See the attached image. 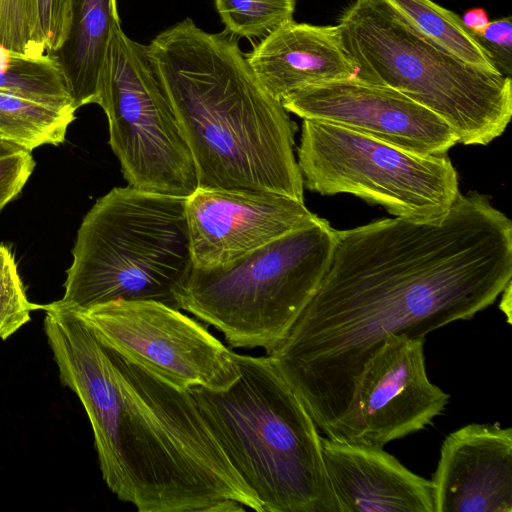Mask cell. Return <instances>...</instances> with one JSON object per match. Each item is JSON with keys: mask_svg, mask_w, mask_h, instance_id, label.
<instances>
[{"mask_svg": "<svg viewBox=\"0 0 512 512\" xmlns=\"http://www.w3.org/2000/svg\"><path fill=\"white\" fill-rule=\"evenodd\" d=\"M512 278V222L478 192L435 220L336 230L315 295L267 357L326 436L392 335L425 338L492 305Z\"/></svg>", "mask_w": 512, "mask_h": 512, "instance_id": "cell-1", "label": "cell"}, {"mask_svg": "<svg viewBox=\"0 0 512 512\" xmlns=\"http://www.w3.org/2000/svg\"><path fill=\"white\" fill-rule=\"evenodd\" d=\"M43 310L60 379L86 411L102 477L119 500L139 512H263L190 390L120 355L59 301Z\"/></svg>", "mask_w": 512, "mask_h": 512, "instance_id": "cell-2", "label": "cell"}, {"mask_svg": "<svg viewBox=\"0 0 512 512\" xmlns=\"http://www.w3.org/2000/svg\"><path fill=\"white\" fill-rule=\"evenodd\" d=\"M146 50L190 147L198 188L270 191L304 202L295 123L258 81L237 37L185 18Z\"/></svg>", "mask_w": 512, "mask_h": 512, "instance_id": "cell-3", "label": "cell"}, {"mask_svg": "<svg viewBox=\"0 0 512 512\" xmlns=\"http://www.w3.org/2000/svg\"><path fill=\"white\" fill-rule=\"evenodd\" d=\"M226 389L189 390L263 512H338L312 417L267 356L233 354Z\"/></svg>", "mask_w": 512, "mask_h": 512, "instance_id": "cell-4", "label": "cell"}, {"mask_svg": "<svg viewBox=\"0 0 512 512\" xmlns=\"http://www.w3.org/2000/svg\"><path fill=\"white\" fill-rule=\"evenodd\" d=\"M186 198L115 187L84 216L58 300L82 311L112 301L180 309L193 269Z\"/></svg>", "mask_w": 512, "mask_h": 512, "instance_id": "cell-5", "label": "cell"}, {"mask_svg": "<svg viewBox=\"0 0 512 512\" xmlns=\"http://www.w3.org/2000/svg\"><path fill=\"white\" fill-rule=\"evenodd\" d=\"M355 79L392 88L430 110L458 143L487 145L512 116L511 77L472 66L413 29L384 0H354L338 19Z\"/></svg>", "mask_w": 512, "mask_h": 512, "instance_id": "cell-6", "label": "cell"}, {"mask_svg": "<svg viewBox=\"0 0 512 512\" xmlns=\"http://www.w3.org/2000/svg\"><path fill=\"white\" fill-rule=\"evenodd\" d=\"M336 230L318 217L223 266L193 267L180 309L215 327L233 348L280 343L324 278Z\"/></svg>", "mask_w": 512, "mask_h": 512, "instance_id": "cell-7", "label": "cell"}, {"mask_svg": "<svg viewBox=\"0 0 512 512\" xmlns=\"http://www.w3.org/2000/svg\"><path fill=\"white\" fill-rule=\"evenodd\" d=\"M297 156L308 190L352 194L395 217L441 218L461 194L447 155L414 153L324 121L303 119Z\"/></svg>", "mask_w": 512, "mask_h": 512, "instance_id": "cell-8", "label": "cell"}, {"mask_svg": "<svg viewBox=\"0 0 512 512\" xmlns=\"http://www.w3.org/2000/svg\"><path fill=\"white\" fill-rule=\"evenodd\" d=\"M98 105L129 186L184 198L198 189L190 147L146 46L130 39L121 26L110 38Z\"/></svg>", "mask_w": 512, "mask_h": 512, "instance_id": "cell-9", "label": "cell"}, {"mask_svg": "<svg viewBox=\"0 0 512 512\" xmlns=\"http://www.w3.org/2000/svg\"><path fill=\"white\" fill-rule=\"evenodd\" d=\"M75 312L107 346L177 388L223 390L239 376L234 352L178 309L117 300Z\"/></svg>", "mask_w": 512, "mask_h": 512, "instance_id": "cell-10", "label": "cell"}, {"mask_svg": "<svg viewBox=\"0 0 512 512\" xmlns=\"http://www.w3.org/2000/svg\"><path fill=\"white\" fill-rule=\"evenodd\" d=\"M424 344L422 337H387L364 365L347 412L326 437L384 447L430 425L450 395L429 380Z\"/></svg>", "mask_w": 512, "mask_h": 512, "instance_id": "cell-11", "label": "cell"}, {"mask_svg": "<svg viewBox=\"0 0 512 512\" xmlns=\"http://www.w3.org/2000/svg\"><path fill=\"white\" fill-rule=\"evenodd\" d=\"M287 112L324 121L422 154L441 156L458 138L436 114L385 86L355 78L298 90L281 101Z\"/></svg>", "mask_w": 512, "mask_h": 512, "instance_id": "cell-12", "label": "cell"}, {"mask_svg": "<svg viewBox=\"0 0 512 512\" xmlns=\"http://www.w3.org/2000/svg\"><path fill=\"white\" fill-rule=\"evenodd\" d=\"M185 210L198 269L226 265L318 218L304 202L270 191L198 188Z\"/></svg>", "mask_w": 512, "mask_h": 512, "instance_id": "cell-13", "label": "cell"}, {"mask_svg": "<svg viewBox=\"0 0 512 512\" xmlns=\"http://www.w3.org/2000/svg\"><path fill=\"white\" fill-rule=\"evenodd\" d=\"M431 483L435 512H512V428L472 423L451 432Z\"/></svg>", "mask_w": 512, "mask_h": 512, "instance_id": "cell-14", "label": "cell"}, {"mask_svg": "<svg viewBox=\"0 0 512 512\" xmlns=\"http://www.w3.org/2000/svg\"><path fill=\"white\" fill-rule=\"evenodd\" d=\"M321 448L338 512H435L431 480L383 447L321 437Z\"/></svg>", "mask_w": 512, "mask_h": 512, "instance_id": "cell-15", "label": "cell"}, {"mask_svg": "<svg viewBox=\"0 0 512 512\" xmlns=\"http://www.w3.org/2000/svg\"><path fill=\"white\" fill-rule=\"evenodd\" d=\"M246 58L261 85L279 101L309 86L354 78L357 71L337 24L291 20L262 38Z\"/></svg>", "mask_w": 512, "mask_h": 512, "instance_id": "cell-16", "label": "cell"}, {"mask_svg": "<svg viewBox=\"0 0 512 512\" xmlns=\"http://www.w3.org/2000/svg\"><path fill=\"white\" fill-rule=\"evenodd\" d=\"M118 26L116 0H71L68 36L46 54L59 67L76 109L99 104L102 70Z\"/></svg>", "mask_w": 512, "mask_h": 512, "instance_id": "cell-17", "label": "cell"}, {"mask_svg": "<svg viewBox=\"0 0 512 512\" xmlns=\"http://www.w3.org/2000/svg\"><path fill=\"white\" fill-rule=\"evenodd\" d=\"M413 29L454 57L485 71L500 73L489 53L454 12L432 0H384Z\"/></svg>", "mask_w": 512, "mask_h": 512, "instance_id": "cell-18", "label": "cell"}, {"mask_svg": "<svg viewBox=\"0 0 512 512\" xmlns=\"http://www.w3.org/2000/svg\"><path fill=\"white\" fill-rule=\"evenodd\" d=\"M75 110L0 91V140L29 152L65 141Z\"/></svg>", "mask_w": 512, "mask_h": 512, "instance_id": "cell-19", "label": "cell"}, {"mask_svg": "<svg viewBox=\"0 0 512 512\" xmlns=\"http://www.w3.org/2000/svg\"><path fill=\"white\" fill-rule=\"evenodd\" d=\"M0 91L62 109L77 110L57 64L0 45Z\"/></svg>", "mask_w": 512, "mask_h": 512, "instance_id": "cell-20", "label": "cell"}, {"mask_svg": "<svg viewBox=\"0 0 512 512\" xmlns=\"http://www.w3.org/2000/svg\"><path fill=\"white\" fill-rule=\"evenodd\" d=\"M225 30L235 37L264 38L293 20L296 0H214Z\"/></svg>", "mask_w": 512, "mask_h": 512, "instance_id": "cell-21", "label": "cell"}, {"mask_svg": "<svg viewBox=\"0 0 512 512\" xmlns=\"http://www.w3.org/2000/svg\"><path fill=\"white\" fill-rule=\"evenodd\" d=\"M37 309H43V305L28 300L12 252L0 244V339L18 331Z\"/></svg>", "mask_w": 512, "mask_h": 512, "instance_id": "cell-22", "label": "cell"}, {"mask_svg": "<svg viewBox=\"0 0 512 512\" xmlns=\"http://www.w3.org/2000/svg\"><path fill=\"white\" fill-rule=\"evenodd\" d=\"M0 45L33 57L46 54L34 38L31 0H0Z\"/></svg>", "mask_w": 512, "mask_h": 512, "instance_id": "cell-23", "label": "cell"}, {"mask_svg": "<svg viewBox=\"0 0 512 512\" xmlns=\"http://www.w3.org/2000/svg\"><path fill=\"white\" fill-rule=\"evenodd\" d=\"M34 38L45 52L57 49L67 38L71 0H31Z\"/></svg>", "mask_w": 512, "mask_h": 512, "instance_id": "cell-24", "label": "cell"}, {"mask_svg": "<svg viewBox=\"0 0 512 512\" xmlns=\"http://www.w3.org/2000/svg\"><path fill=\"white\" fill-rule=\"evenodd\" d=\"M34 168L31 152L0 140V211L20 194Z\"/></svg>", "mask_w": 512, "mask_h": 512, "instance_id": "cell-25", "label": "cell"}, {"mask_svg": "<svg viewBox=\"0 0 512 512\" xmlns=\"http://www.w3.org/2000/svg\"><path fill=\"white\" fill-rule=\"evenodd\" d=\"M489 53L496 69L511 77L512 72V21L507 16L490 21L480 32H472Z\"/></svg>", "mask_w": 512, "mask_h": 512, "instance_id": "cell-26", "label": "cell"}, {"mask_svg": "<svg viewBox=\"0 0 512 512\" xmlns=\"http://www.w3.org/2000/svg\"><path fill=\"white\" fill-rule=\"evenodd\" d=\"M463 24L472 32L482 31L490 22L485 9L476 7L467 10L462 18Z\"/></svg>", "mask_w": 512, "mask_h": 512, "instance_id": "cell-27", "label": "cell"}, {"mask_svg": "<svg viewBox=\"0 0 512 512\" xmlns=\"http://www.w3.org/2000/svg\"><path fill=\"white\" fill-rule=\"evenodd\" d=\"M501 301L499 308L505 314L507 322L511 324L512 298H511V282L507 284L501 292Z\"/></svg>", "mask_w": 512, "mask_h": 512, "instance_id": "cell-28", "label": "cell"}]
</instances>
